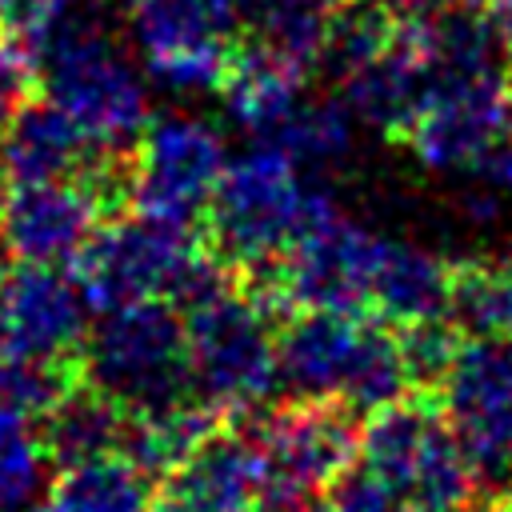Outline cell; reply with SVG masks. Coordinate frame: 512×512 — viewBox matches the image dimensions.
<instances>
[{
	"mask_svg": "<svg viewBox=\"0 0 512 512\" xmlns=\"http://www.w3.org/2000/svg\"><path fill=\"white\" fill-rule=\"evenodd\" d=\"M308 216V188L296 180V160L260 144L236 156L200 220V244L232 272L280 260Z\"/></svg>",
	"mask_w": 512,
	"mask_h": 512,
	"instance_id": "obj_1",
	"label": "cell"
},
{
	"mask_svg": "<svg viewBox=\"0 0 512 512\" xmlns=\"http://www.w3.org/2000/svg\"><path fill=\"white\" fill-rule=\"evenodd\" d=\"M80 368L128 412H152L192 396L188 324L168 300H140L100 312L84 340Z\"/></svg>",
	"mask_w": 512,
	"mask_h": 512,
	"instance_id": "obj_2",
	"label": "cell"
},
{
	"mask_svg": "<svg viewBox=\"0 0 512 512\" xmlns=\"http://www.w3.org/2000/svg\"><path fill=\"white\" fill-rule=\"evenodd\" d=\"M36 68L40 92L96 144H136L152 120L136 68L88 16H68L36 56Z\"/></svg>",
	"mask_w": 512,
	"mask_h": 512,
	"instance_id": "obj_3",
	"label": "cell"
},
{
	"mask_svg": "<svg viewBox=\"0 0 512 512\" xmlns=\"http://www.w3.org/2000/svg\"><path fill=\"white\" fill-rule=\"evenodd\" d=\"M188 324V360L192 392L216 404L228 420L268 404L280 384L276 372V320L260 312L240 288L192 316Z\"/></svg>",
	"mask_w": 512,
	"mask_h": 512,
	"instance_id": "obj_4",
	"label": "cell"
},
{
	"mask_svg": "<svg viewBox=\"0 0 512 512\" xmlns=\"http://www.w3.org/2000/svg\"><path fill=\"white\" fill-rule=\"evenodd\" d=\"M264 452L268 500L288 492H324L360 456V412L332 396H292L236 416ZM260 504V508H264Z\"/></svg>",
	"mask_w": 512,
	"mask_h": 512,
	"instance_id": "obj_5",
	"label": "cell"
},
{
	"mask_svg": "<svg viewBox=\"0 0 512 512\" xmlns=\"http://www.w3.org/2000/svg\"><path fill=\"white\" fill-rule=\"evenodd\" d=\"M196 244L200 232L128 212L96 224V232L72 260V276L96 312H112L140 300H164Z\"/></svg>",
	"mask_w": 512,
	"mask_h": 512,
	"instance_id": "obj_6",
	"label": "cell"
},
{
	"mask_svg": "<svg viewBox=\"0 0 512 512\" xmlns=\"http://www.w3.org/2000/svg\"><path fill=\"white\" fill-rule=\"evenodd\" d=\"M384 236L340 216L332 196L308 192V216L292 248L284 252V292L300 308H332L368 316V288Z\"/></svg>",
	"mask_w": 512,
	"mask_h": 512,
	"instance_id": "obj_7",
	"label": "cell"
},
{
	"mask_svg": "<svg viewBox=\"0 0 512 512\" xmlns=\"http://www.w3.org/2000/svg\"><path fill=\"white\" fill-rule=\"evenodd\" d=\"M136 156H140V184L132 212L172 228L200 232L204 208L228 168L220 132L180 112L152 116L136 140Z\"/></svg>",
	"mask_w": 512,
	"mask_h": 512,
	"instance_id": "obj_8",
	"label": "cell"
},
{
	"mask_svg": "<svg viewBox=\"0 0 512 512\" xmlns=\"http://www.w3.org/2000/svg\"><path fill=\"white\" fill-rule=\"evenodd\" d=\"M480 484L512 480V340H464L432 396Z\"/></svg>",
	"mask_w": 512,
	"mask_h": 512,
	"instance_id": "obj_9",
	"label": "cell"
},
{
	"mask_svg": "<svg viewBox=\"0 0 512 512\" xmlns=\"http://www.w3.org/2000/svg\"><path fill=\"white\" fill-rule=\"evenodd\" d=\"M512 84L496 76H432L428 104L404 132L412 156L432 172L480 168L488 152L508 136Z\"/></svg>",
	"mask_w": 512,
	"mask_h": 512,
	"instance_id": "obj_10",
	"label": "cell"
},
{
	"mask_svg": "<svg viewBox=\"0 0 512 512\" xmlns=\"http://www.w3.org/2000/svg\"><path fill=\"white\" fill-rule=\"evenodd\" d=\"M264 496V452L248 428L228 420L152 484L148 512H260Z\"/></svg>",
	"mask_w": 512,
	"mask_h": 512,
	"instance_id": "obj_11",
	"label": "cell"
},
{
	"mask_svg": "<svg viewBox=\"0 0 512 512\" xmlns=\"http://www.w3.org/2000/svg\"><path fill=\"white\" fill-rule=\"evenodd\" d=\"M76 276L52 264H4L0 272V352L80 360L88 324Z\"/></svg>",
	"mask_w": 512,
	"mask_h": 512,
	"instance_id": "obj_12",
	"label": "cell"
},
{
	"mask_svg": "<svg viewBox=\"0 0 512 512\" xmlns=\"http://www.w3.org/2000/svg\"><path fill=\"white\" fill-rule=\"evenodd\" d=\"M340 92L352 116H360L364 124L380 128L392 140H404V132L412 128V120L420 116L432 92V64L424 52L420 24L400 20L396 44L384 56L368 60L364 68L348 72L340 80Z\"/></svg>",
	"mask_w": 512,
	"mask_h": 512,
	"instance_id": "obj_13",
	"label": "cell"
},
{
	"mask_svg": "<svg viewBox=\"0 0 512 512\" xmlns=\"http://www.w3.org/2000/svg\"><path fill=\"white\" fill-rule=\"evenodd\" d=\"M100 216L72 180L20 184L4 212V252L24 264H72Z\"/></svg>",
	"mask_w": 512,
	"mask_h": 512,
	"instance_id": "obj_14",
	"label": "cell"
},
{
	"mask_svg": "<svg viewBox=\"0 0 512 512\" xmlns=\"http://www.w3.org/2000/svg\"><path fill=\"white\" fill-rule=\"evenodd\" d=\"M364 316L300 308L276 328V372L292 396H340Z\"/></svg>",
	"mask_w": 512,
	"mask_h": 512,
	"instance_id": "obj_15",
	"label": "cell"
},
{
	"mask_svg": "<svg viewBox=\"0 0 512 512\" xmlns=\"http://www.w3.org/2000/svg\"><path fill=\"white\" fill-rule=\"evenodd\" d=\"M96 140L44 92L24 100L0 136V164L12 184H52L72 180Z\"/></svg>",
	"mask_w": 512,
	"mask_h": 512,
	"instance_id": "obj_16",
	"label": "cell"
},
{
	"mask_svg": "<svg viewBox=\"0 0 512 512\" xmlns=\"http://www.w3.org/2000/svg\"><path fill=\"white\" fill-rule=\"evenodd\" d=\"M304 80L308 76L300 68H292L272 48H264L256 36L244 32L232 44L228 72H224L216 92L224 96V108L240 128H248L252 136L268 140L296 112Z\"/></svg>",
	"mask_w": 512,
	"mask_h": 512,
	"instance_id": "obj_17",
	"label": "cell"
},
{
	"mask_svg": "<svg viewBox=\"0 0 512 512\" xmlns=\"http://www.w3.org/2000/svg\"><path fill=\"white\" fill-rule=\"evenodd\" d=\"M128 424H132V412L116 396H108L100 384L80 376L36 420V436H40L52 468H72V464H84L96 456L124 452Z\"/></svg>",
	"mask_w": 512,
	"mask_h": 512,
	"instance_id": "obj_18",
	"label": "cell"
},
{
	"mask_svg": "<svg viewBox=\"0 0 512 512\" xmlns=\"http://www.w3.org/2000/svg\"><path fill=\"white\" fill-rule=\"evenodd\" d=\"M448 292H452V264H444L424 248L384 240L368 288V316L396 328L436 320L448 316Z\"/></svg>",
	"mask_w": 512,
	"mask_h": 512,
	"instance_id": "obj_19",
	"label": "cell"
},
{
	"mask_svg": "<svg viewBox=\"0 0 512 512\" xmlns=\"http://www.w3.org/2000/svg\"><path fill=\"white\" fill-rule=\"evenodd\" d=\"M240 16V0H140L132 8V32L144 60L224 52L240 40Z\"/></svg>",
	"mask_w": 512,
	"mask_h": 512,
	"instance_id": "obj_20",
	"label": "cell"
},
{
	"mask_svg": "<svg viewBox=\"0 0 512 512\" xmlns=\"http://www.w3.org/2000/svg\"><path fill=\"white\" fill-rule=\"evenodd\" d=\"M220 424H228V416L192 392L176 404H164L152 412H132V424L124 436V456L136 468H144L152 480H160L188 452H196Z\"/></svg>",
	"mask_w": 512,
	"mask_h": 512,
	"instance_id": "obj_21",
	"label": "cell"
},
{
	"mask_svg": "<svg viewBox=\"0 0 512 512\" xmlns=\"http://www.w3.org/2000/svg\"><path fill=\"white\" fill-rule=\"evenodd\" d=\"M152 476L124 452L60 468L48 484V512H148Z\"/></svg>",
	"mask_w": 512,
	"mask_h": 512,
	"instance_id": "obj_22",
	"label": "cell"
},
{
	"mask_svg": "<svg viewBox=\"0 0 512 512\" xmlns=\"http://www.w3.org/2000/svg\"><path fill=\"white\" fill-rule=\"evenodd\" d=\"M448 320L468 340H512V260L452 264Z\"/></svg>",
	"mask_w": 512,
	"mask_h": 512,
	"instance_id": "obj_23",
	"label": "cell"
},
{
	"mask_svg": "<svg viewBox=\"0 0 512 512\" xmlns=\"http://www.w3.org/2000/svg\"><path fill=\"white\" fill-rule=\"evenodd\" d=\"M344 0H256L244 16L252 20V32L264 48H272L280 60L300 68L304 76L320 68L336 8Z\"/></svg>",
	"mask_w": 512,
	"mask_h": 512,
	"instance_id": "obj_24",
	"label": "cell"
},
{
	"mask_svg": "<svg viewBox=\"0 0 512 512\" xmlns=\"http://www.w3.org/2000/svg\"><path fill=\"white\" fill-rule=\"evenodd\" d=\"M408 392H412V384H408V368L400 356V336L384 320L364 316L360 340H356V352H352V364H348V376H344L336 400H344L348 408L368 416L384 404L404 400Z\"/></svg>",
	"mask_w": 512,
	"mask_h": 512,
	"instance_id": "obj_25",
	"label": "cell"
},
{
	"mask_svg": "<svg viewBox=\"0 0 512 512\" xmlns=\"http://www.w3.org/2000/svg\"><path fill=\"white\" fill-rule=\"evenodd\" d=\"M400 36V20L384 0H344L336 8L320 68H328L336 80L364 68L368 60L384 56Z\"/></svg>",
	"mask_w": 512,
	"mask_h": 512,
	"instance_id": "obj_26",
	"label": "cell"
},
{
	"mask_svg": "<svg viewBox=\"0 0 512 512\" xmlns=\"http://www.w3.org/2000/svg\"><path fill=\"white\" fill-rule=\"evenodd\" d=\"M264 144L280 148L296 164L340 160L352 148V112L344 100H300Z\"/></svg>",
	"mask_w": 512,
	"mask_h": 512,
	"instance_id": "obj_27",
	"label": "cell"
},
{
	"mask_svg": "<svg viewBox=\"0 0 512 512\" xmlns=\"http://www.w3.org/2000/svg\"><path fill=\"white\" fill-rule=\"evenodd\" d=\"M44 444L36 420L0 400V512H24L44 488Z\"/></svg>",
	"mask_w": 512,
	"mask_h": 512,
	"instance_id": "obj_28",
	"label": "cell"
},
{
	"mask_svg": "<svg viewBox=\"0 0 512 512\" xmlns=\"http://www.w3.org/2000/svg\"><path fill=\"white\" fill-rule=\"evenodd\" d=\"M80 376H84L80 360L0 352V400L12 404V408H20L32 420H40Z\"/></svg>",
	"mask_w": 512,
	"mask_h": 512,
	"instance_id": "obj_29",
	"label": "cell"
},
{
	"mask_svg": "<svg viewBox=\"0 0 512 512\" xmlns=\"http://www.w3.org/2000/svg\"><path fill=\"white\" fill-rule=\"evenodd\" d=\"M400 356H404V368H408V384L416 396H436L444 376L452 372L460 348H464V332L448 320V316H436V320H420V324H404L400 332Z\"/></svg>",
	"mask_w": 512,
	"mask_h": 512,
	"instance_id": "obj_30",
	"label": "cell"
},
{
	"mask_svg": "<svg viewBox=\"0 0 512 512\" xmlns=\"http://www.w3.org/2000/svg\"><path fill=\"white\" fill-rule=\"evenodd\" d=\"M328 512H412L408 500L368 464H348L328 488H324Z\"/></svg>",
	"mask_w": 512,
	"mask_h": 512,
	"instance_id": "obj_31",
	"label": "cell"
},
{
	"mask_svg": "<svg viewBox=\"0 0 512 512\" xmlns=\"http://www.w3.org/2000/svg\"><path fill=\"white\" fill-rule=\"evenodd\" d=\"M68 16L72 0H0V36L20 44L36 60Z\"/></svg>",
	"mask_w": 512,
	"mask_h": 512,
	"instance_id": "obj_32",
	"label": "cell"
},
{
	"mask_svg": "<svg viewBox=\"0 0 512 512\" xmlns=\"http://www.w3.org/2000/svg\"><path fill=\"white\" fill-rule=\"evenodd\" d=\"M36 92H40V68L32 52L0 36V136L12 124V116L24 108V100H32Z\"/></svg>",
	"mask_w": 512,
	"mask_h": 512,
	"instance_id": "obj_33",
	"label": "cell"
},
{
	"mask_svg": "<svg viewBox=\"0 0 512 512\" xmlns=\"http://www.w3.org/2000/svg\"><path fill=\"white\" fill-rule=\"evenodd\" d=\"M476 172L484 176L488 188H496V192H512V120H508V136L488 152V160H484Z\"/></svg>",
	"mask_w": 512,
	"mask_h": 512,
	"instance_id": "obj_34",
	"label": "cell"
},
{
	"mask_svg": "<svg viewBox=\"0 0 512 512\" xmlns=\"http://www.w3.org/2000/svg\"><path fill=\"white\" fill-rule=\"evenodd\" d=\"M384 4L392 8L396 20L424 24V20H436V16L452 12V8H468V4H484V0H384Z\"/></svg>",
	"mask_w": 512,
	"mask_h": 512,
	"instance_id": "obj_35",
	"label": "cell"
},
{
	"mask_svg": "<svg viewBox=\"0 0 512 512\" xmlns=\"http://www.w3.org/2000/svg\"><path fill=\"white\" fill-rule=\"evenodd\" d=\"M460 204H464V216H468L472 224H492V220H496V208H500V204H496V188H488V184L476 188V192H464Z\"/></svg>",
	"mask_w": 512,
	"mask_h": 512,
	"instance_id": "obj_36",
	"label": "cell"
},
{
	"mask_svg": "<svg viewBox=\"0 0 512 512\" xmlns=\"http://www.w3.org/2000/svg\"><path fill=\"white\" fill-rule=\"evenodd\" d=\"M484 12H488L496 36L504 40V48H508V56H512V0H484Z\"/></svg>",
	"mask_w": 512,
	"mask_h": 512,
	"instance_id": "obj_37",
	"label": "cell"
},
{
	"mask_svg": "<svg viewBox=\"0 0 512 512\" xmlns=\"http://www.w3.org/2000/svg\"><path fill=\"white\" fill-rule=\"evenodd\" d=\"M8 200H12V176L0 164V248H4V212H8Z\"/></svg>",
	"mask_w": 512,
	"mask_h": 512,
	"instance_id": "obj_38",
	"label": "cell"
},
{
	"mask_svg": "<svg viewBox=\"0 0 512 512\" xmlns=\"http://www.w3.org/2000/svg\"><path fill=\"white\" fill-rule=\"evenodd\" d=\"M444 512H508V508H504V496H496V500H488V504H480V500H464V504L444 508Z\"/></svg>",
	"mask_w": 512,
	"mask_h": 512,
	"instance_id": "obj_39",
	"label": "cell"
},
{
	"mask_svg": "<svg viewBox=\"0 0 512 512\" xmlns=\"http://www.w3.org/2000/svg\"><path fill=\"white\" fill-rule=\"evenodd\" d=\"M504 508H508V512H512V492H508V496H504Z\"/></svg>",
	"mask_w": 512,
	"mask_h": 512,
	"instance_id": "obj_40",
	"label": "cell"
},
{
	"mask_svg": "<svg viewBox=\"0 0 512 512\" xmlns=\"http://www.w3.org/2000/svg\"><path fill=\"white\" fill-rule=\"evenodd\" d=\"M124 4H132V8H136V4H140V0H124Z\"/></svg>",
	"mask_w": 512,
	"mask_h": 512,
	"instance_id": "obj_41",
	"label": "cell"
},
{
	"mask_svg": "<svg viewBox=\"0 0 512 512\" xmlns=\"http://www.w3.org/2000/svg\"><path fill=\"white\" fill-rule=\"evenodd\" d=\"M24 512H28V508H24Z\"/></svg>",
	"mask_w": 512,
	"mask_h": 512,
	"instance_id": "obj_42",
	"label": "cell"
}]
</instances>
